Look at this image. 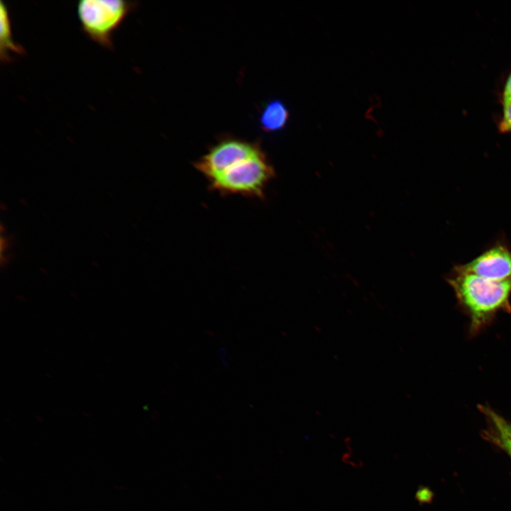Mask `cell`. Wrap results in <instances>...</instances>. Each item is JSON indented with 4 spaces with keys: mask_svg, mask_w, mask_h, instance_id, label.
I'll use <instances>...</instances> for the list:
<instances>
[{
    "mask_svg": "<svg viewBox=\"0 0 511 511\" xmlns=\"http://www.w3.org/2000/svg\"><path fill=\"white\" fill-rule=\"evenodd\" d=\"M447 281L469 319L471 335L490 324L498 313L511 314V280L494 281L454 270Z\"/></svg>",
    "mask_w": 511,
    "mask_h": 511,
    "instance_id": "obj_1",
    "label": "cell"
},
{
    "mask_svg": "<svg viewBox=\"0 0 511 511\" xmlns=\"http://www.w3.org/2000/svg\"><path fill=\"white\" fill-rule=\"evenodd\" d=\"M275 170L262 149L235 164L209 182L211 189L222 195L263 199Z\"/></svg>",
    "mask_w": 511,
    "mask_h": 511,
    "instance_id": "obj_2",
    "label": "cell"
},
{
    "mask_svg": "<svg viewBox=\"0 0 511 511\" xmlns=\"http://www.w3.org/2000/svg\"><path fill=\"white\" fill-rule=\"evenodd\" d=\"M137 3L124 0H82L77 14L83 33L106 49L114 48L113 34Z\"/></svg>",
    "mask_w": 511,
    "mask_h": 511,
    "instance_id": "obj_3",
    "label": "cell"
},
{
    "mask_svg": "<svg viewBox=\"0 0 511 511\" xmlns=\"http://www.w3.org/2000/svg\"><path fill=\"white\" fill-rule=\"evenodd\" d=\"M260 149L256 143L238 138H226L211 147L194 163V165L209 182L235 164L249 158Z\"/></svg>",
    "mask_w": 511,
    "mask_h": 511,
    "instance_id": "obj_4",
    "label": "cell"
},
{
    "mask_svg": "<svg viewBox=\"0 0 511 511\" xmlns=\"http://www.w3.org/2000/svg\"><path fill=\"white\" fill-rule=\"evenodd\" d=\"M454 270L494 281L511 280V249L505 244H495L470 262L455 266Z\"/></svg>",
    "mask_w": 511,
    "mask_h": 511,
    "instance_id": "obj_5",
    "label": "cell"
},
{
    "mask_svg": "<svg viewBox=\"0 0 511 511\" xmlns=\"http://www.w3.org/2000/svg\"><path fill=\"white\" fill-rule=\"evenodd\" d=\"M487 422L484 437L504 450L511 458V423L487 405L479 406Z\"/></svg>",
    "mask_w": 511,
    "mask_h": 511,
    "instance_id": "obj_6",
    "label": "cell"
},
{
    "mask_svg": "<svg viewBox=\"0 0 511 511\" xmlns=\"http://www.w3.org/2000/svg\"><path fill=\"white\" fill-rule=\"evenodd\" d=\"M0 58L3 62H10L11 53L21 55L25 54V50L13 40L9 12L2 1L0 3Z\"/></svg>",
    "mask_w": 511,
    "mask_h": 511,
    "instance_id": "obj_7",
    "label": "cell"
},
{
    "mask_svg": "<svg viewBox=\"0 0 511 511\" xmlns=\"http://www.w3.org/2000/svg\"><path fill=\"white\" fill-rule=\"evenodd\" d=\"M260 126L268 132L282 129L289 119V111L285 104L274 100L266 104L260 115Z\"/></svg>",
    "mask_w": 511,
    "mask_h": 511,
    "instance_id": "obj_8",
    "label": "cell"
},
{
    "mask_svg": "<svg viewBox=\"0 0 511 511\" xmlns=\"http://www.w3.org/2000/svg\"><path fill=\"white\" fill-rule=\"evenodd\" d=\"M501 114L498 123L500 133L511 134V99L502 102Z\"/></svg>",
    "mask_w": 511,
    "mask_h": 511,
    "instance_id": "obj_9",
    "label": "cell"
},
{
    "mask_svg": "<svg viewBox=\"0 0 511 511\" xmlns=\"http://www.w3.org/2000/svg\"><path fill=\"white\" fill-rule=\"evenodd\" d=\"M510 99H511V70L506 76L500 97L501 103Z\"/></svg>",
    "mask_w": 511,
    "mask_h": 511,
    "instance_id": "obj_10",
    "label": "cell"
},
{
    "mask_svg": "<svg viewBox=\"0 0 511 511\" xmlns=\"http://www.w3.org/2000/svg\"><path fill=\"white\" fill-rule=\"evenodd\" d=\"M416 498L419 502H426L430 498V493L427 489H419L416 493Z\"/></svg>",
    "mask_w": 511,
    "mask_h": 511,
    "instance_id": "obj_11",
    "label": "cell"
},
{
    "mask_svg": "<svg viewBox=\"0 0 511 511\" xmlns=\"http://www.w3.org/2000/svg\"><path fill=\"white\" fill-rule=\"evenodd\" d=\"M11 246L9 239L3 236L0 238V251L1 254L6 253Z\"/></svg>",
    "mask_w": 511,
    "mask_h": 511,
    "instance_id": "obj_12",
    "label": "cell"
},
{
    "mask_svg": "<svg viewBox=\"0 0 511 511\" xmlns=\"http://www.w3.org/2000/svg\"><path fill=\"white\" fill-rule=\"evenodd\" d=\"M9 261H10V259L9 258V256H4V254H1V266H4V265H7Z\"/></svg>",
    "mask_w": 511,
    "mask_h": 511,
    "instance_id": "obj_13",
    "label": "cell"
},
{
    "mask_svg": "<svg viewBox=\"0 0 511 511\" xmlns=\"http://www.w3.org/2000/svg\"><path fill=\"white\" fill-rule=\"evenodd\" d=\"M0 209L2 211H9V207H8L7 204L4 202H1Z\"/></svg>",
    "mask_w": 511,
    "mask_h": 511,
    "instance_id": "obj_14",
    "label": "cell"
},
{
    "mask_svg": "<svg viewBox=\"0 0 511 511\" xmlns=\"http://www.w3.org/2000/svg\"><path fill=\"white\" fill-rule=\"evenodd\" d=\"M18 202H19L22 206H23V207H28V202L26 201V199H24V198L19 197V198H18Z\"/></svg>",
    "mask_w": 511,
    "mask_h": 511,
    "instance_id": "obj_15",
    "label": "cell"
},
{
    "mask_svg": "<svg viewBox=\"0 0 511 511\" xmlns=\"http://www.w3.org/2000/svg\"><path fill=\"white\" fill-rule=\"evenodd\" d=\"M0 232L1 236L6 232V228L2 222L0 224Z\"/></svg>",
    "mask_w": 511,
    "mask_h": 511,
    "instance_id": "obj_16",
    "label": "cell"
},
{
    "mask_svg": "<svg viewBox=\"0 0 511 511\" xmlns=\"http://www.w3.org/2000/svg\"><path fill=\"white\" fill-rule=\"evenodd\" d=\"M92 263V265H93L94 267H96V268H99V267H100V265L99 264V263H98L97 261L94 260Z\"/></svg>",
    "mask_w": 511,
    "mask_h": 511,
    "instance_id": "obj_17",
    "label": "cell"
},
{
    "mask_svg": "<svg viewBox=\"0 0 511 511\" xmlns=\"http://www.w3.org/2000/svg\"><path fill=\"white\" fill-rule=\"evenodd\" d=\"M39 270L43 272V273H47V270L43 267H40Z\"/></svg>",
    "mask_w": 511,
    "mask_h": 511,
    "instance_id": "obj_18",
    "label": "cell"
},
{
    "mask_svg": "<svg viewBox=\"0 0 511 511\" xmlns=\"http://www.w3.org/2000/svg\"><path fill=\"white\" fill-rule=\"evenodd\" d=\"M103 234H104L106 237L110 238V236L109 235L108 233H106V232H103Z\"/></svg>",
    "mask_w": 511,
    "mask_h": 511,
    "instance_id": "obj_19",
    "label": "cell"
}]
</instances>
